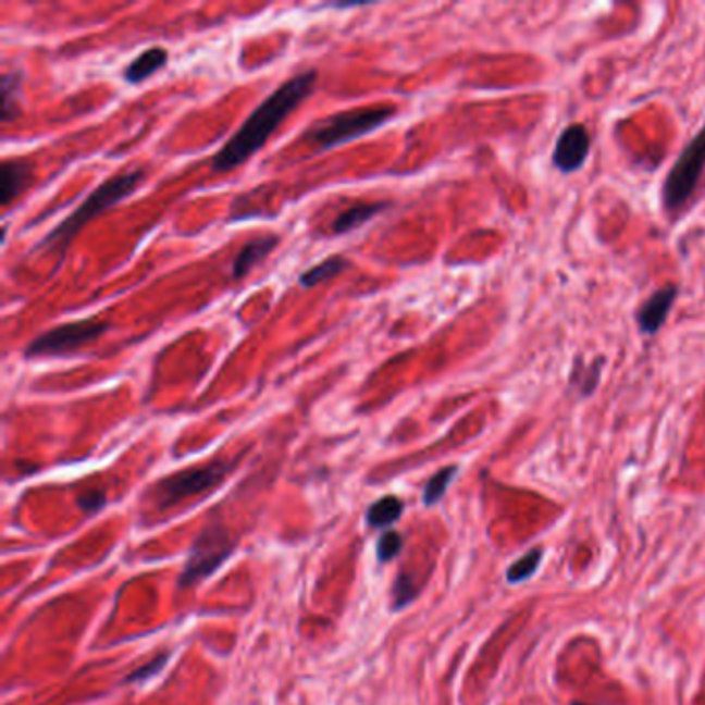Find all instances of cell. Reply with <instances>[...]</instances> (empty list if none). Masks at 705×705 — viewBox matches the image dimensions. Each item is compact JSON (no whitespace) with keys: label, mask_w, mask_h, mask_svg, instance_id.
<instances>
[{"label":"cell","mask_w":705,"mask_h":705,"mask_svg":"<svg viewBox=\"0 0 705 705\" xmlns=\"http://www.w3.org/2000/svg\"><path fill=\"white\" fill-rule=\"evenodd\" d=\"M317 77V71H305L280 85L265 102L250 112L249 119L230 137L228 144L215 153L211 168L215 172H230L243 166L270 141L275 128L288 119L292 110H296L311 96Z\"/></svg>","instance_id":"6da1fadb"},{"label":"cell","mask_w":705,"mask_h":705,"mask_svg":"<svg viewBox=\"0 0 705 705\" xmlns=\"http://www.w3.org/2000/svg\"><path fill=\"white\" fill-rule=\"evenodd\" d=\"M144 181H146V170L144 168L126 170V172H121V174L108 178L104 185L91 190L85 197L84 203L75 209L69 218H64L63 222L44 238L42 243L38 245V249L59 252L61 257H64V252L69 249V245L73 243V238L91 220H96L100 213H104L106 209L114 208L116 203H121L128 195H133L137 188L144 185Z\"/></svg>","instance_id":"7a4b0ae2"},{"label":"cell","mask_w":705,"mask_h":705,"mask_svg":"<svg viewBox=\"0 0 705 705\" xmlns=\"http://www.w3.org/2000/svg\"><path fill=\"white\" fill-rule=\"evenodd\" d=\"M395 116L392 106H371V108H356L348 112H339L327 119L317 121L314 125L305 131V141H309L317 151H327L333 147L344 146L356 141L374 128L387 125Z\"/></svg>","instance_id":"3957f363"},{"label":"cell","mask_w":705,"mask_h":705,"mask_svg":"<svg viewBox=\"0 0 705 705\" xmlns=\"http://www.w3.org/2000/svg\"><path fill=\"white\" fill-rule=\"evenodd\" d=\"M108 323L100 319H84L63 323L48 332L40 333L25 348V358H54L79 352L85 346L94 344L98 337L108 332Z\"/></svg>","instance_id":"277c9868"},{"label":"cell","mask_w":705,"mask_h":705,"mask_svg":"<svg viewBox=\"0 0 705 705\" xmlns=\"http://www.w3.org/2000/svg\"><path fill=\"white\" fill-rule=\"evenodd\" d=\"M234 468V463L230 461H213L209 466H201V468H188L183 472H176L172 477L162 478L153 491H151V498L160 509L172 507L176 503H181L183 498L206 493L209 488H213L215 484H220L230 470Z\"/></svg>","instance_id":"5b68a950"},{"label":"cell","mask_w":705,"mask_h":705,"mask_svg":"<svg viewBox=\"0 0 705 705\" xmlns=\"http://www.w3.org/2000/svg\"><path fill=\"white\" fill-rule=\"evenodd\" d=\"M234 548V542L228 532L220 523H209L195 539L193 548L188 551L187 562L183 567L181 588H190L197 581L209 578L224 560L228 559Z\"/></svg>","instance_id":"8992f818"},{"label":"cell","mask_w":705,"mask_h":705,"mask_svg":"<svg viewBox=\"0 0 705 705\" xmlns=\"http://www.w3.org/2000/svg\"><path fill=\"white\" fill-rule=\"evenodd\" d=\"M705 168V126L695 135V139L684 147L681 158L677 160L664 183V203L668 209H679L687 203L700 183Z\"/></svg>","instance_id":"52a82bcc"},{"label":"cell","mask_w":705,"mask_h":705,"mask_svg":"<svg viewBox=\"0 0 705 705\" xmlns=\"http://www.w3.org/2000/svg\"><path fill=\"white\" fill-rule=\"evenodd\" d=\"M590 156V133L583 125H569L557 139L553 164L560 172H576Z\"/></svg>","instance_id":"ba28073f"},{"label":"cell","mask_w":705,"mask_h":705,"mask_svg":"<svg viewBox=\"0 0 705 705\" xmlns=\"http://www.w3.org/2000/svg\"><path fill=\"white\" fill-rule=\"evenodd\" d=\"M677 294H679V288L670 284V286H664L663 290L652 294L643 302L642 309L638 311V323H640L643 333H650V335L658 333L677 300Z\"/></svg>","instance_id":"9c48e42d"},{"label":"cell","mask_w":705,"mask_h":705,"mask_svg":"<svg viewBox=\"0 0 705 705\" xmlns=\"http://www.w3.org/2000/svg\"><path fill=\"white\" fill-rule=\"evenodd\" d=\"M34 181V166L25 160H4L2 162V170H0V183H2V190H0V203L2 208H9L11 203H15V199H20L23 190L32 185Z\"/></svg>","instance_id":"30bf717a"},{"label":"cell","mask_w":705,"mask_h":705,"mask_svg":"<svg viewBox=\"0 0 705 705\" xmlns=\"http://www.w3.org/2000/svg\"><path fill=\"white\" fill-rule=\"evenodd\" d=\"M280 236L277 234H265V236H257L249 240L240 252L236 255L234 263H232V277L234 280H243L249 271L255 270L265 257H270L273 249L277 247Z\"/></svg>","instance_id":"8fae6325"},{"label":"cell","mask_w":705,"mask_h":705,"mask_svg":"<svg viewBox=\"0 0 705 705\" xmlns=\"http://www.w3.org/2000/svg\"><path fill=\"white\" fill-rule=\"evenodd\" d=\"M168 63V50L153 46L141 52L133 63L125 69V82L131 85L144 84L151 75H156Z\"/></svg>","instance_id":"7c38bea8"},{"label":"cell","mask_w":705,"mask_h":705,"mask_svg":"<svg viewBox=\"0 0 705 705\" xmlns=\"http://www.w3.org/2000/svg\"><path fill=\"white\" fill-rule=\"evenodd\" d=\"M389 201H374V203H354L352 208L342 211L335 222H333V234H348L352 230L360 228L362 224L371 222L374 215H379L381 211L389 208Z\"/></svg>","instance_id":"4fadbf2b"},{"label":"cell","mask_w":705,"mask_h":705,"mask_svg":"<svg viewBox=\"0 0 705 705\" xmlns=\"http://www.w3.org/2000/svg\"><path fill=\"white\" fill-rule=\"evenodd\" d=\"M23 75L20 69H11L2 75V108L0 116L2 123H11L20 114V102H22Z\"/></svg>","instance_id":"5bb4252c"},{"label":"cell","mask_w":705,"mask_h":705,"mask_svg":"<svg viewBox=\"0 0 705 705\" xmlns=\"http://www.w3.org/2000/svg\"><path fill=\"white\" fill-rule=\"evenodd\" d=\"M346 270H348V261L344 257L335 255V257H327L325 261H321L319 265H314L311 270L305 271L298 282H300L302 288H314V286H319L323 282H330L333 277H337L342 271Z\"/></svg>","instance_id":"9a60e30c"},{"label":"cell","mask_w":705,"mask_h":705,"mask_svg":"<svg viewBox=\"0 0 705 705\" xmlns=\"http://www.w3.org/2000/svg\"><path fill=\"white\" fill-rule=\"evenodd\" d=\"M401 514H404V500L389 495L374 500L367 511V521L371 528H383L401 518Z\"/></svg>","instance_id":"2e32d148"},{"label":"cell","mask_w":705,"mask_h":705,"mask_svg":"<svg viewBox=\"0 0 705 705\" xmlns=\"http://www.w3.org/2000/svg\"><path fill=\"white\" fill-rule=\"evenodd\" d=\"M456 474L457 466H449V468H443L441 472H436L435 477L426 482V488H424V495H422L424 505L431 507V505L438 503L443 498V495H445L447 486L452 484V480L456 478Z\"/></svg>","instance_id":"e0dca14e"},{"label":"cell","mask_w":705,"mask_h":705,"mask_svg":"<svg viewBox=\"0 0 705 705\" xmlns=\"http://www.w3.org/2000/svg\"><path fill=\"white\" fill-rule=\"evenodd\" d=\"M540 560H542V548L530 551L525 557H521L509 567L507 581L509 583H521V581L530 580L539 571Z\"/></svg>","instance_id":"ac0fdd59"},{"label":"cell","mask_w":705,"mask_h":705,"mask_svg":"<svg viewBox=\"0 0 705 705\" xmlns=\"http://www.w3.org/2000/svg\"><path fill=\"white\" fill-rule=\"evenodd\" d=\"M401 546H404L401 534L392 532V530L385 532V534L381 536V540H379V544H376V555H379V560H381V562H389V560L395 559V557L399 555Z\"/></svg>","instance_id":"d6986e66"},{"label":"cell","mask_w":705,"mask_h":705,"mask_svg":"<svg viewBox=\"0 0 705 705\" xmlns=\"http://www.w3.org/2000/svg\"><path fill=\"white\" fill-rule=\"evenodd\" d=\"M415 596H416L415 583L410 581V578H408V576H399V578L395 580V585H394L395 608H401V606H406V604L412 601Z\"/></svg>","instance_id":"ffe728a7"},{"label":"cell","mask_w":705,"mask_h":705,"mask_svg":"<svg viewBox=\"0 0 705 705\" xmlns=\"http://www.w3.org/2000/svg\"><path fill=\"white\" fill-rule=\"evenodd\" d=\"M168 654H162V656H156L151 663L146 664V666H141L139 670H135L126 681L128 683H141V681H147L149 677H153V675H158L162 668H164V664L168 663Z\"/></svg>","instance_id":"44dd1931"},{"label":"cell","mask_w":705,"mask_h":705,"mask_svg":"<svg viewBox=\"0 0 705 705\" xmlns=\"http://www.w3.org/2000/svg\"><path fill=\"white\" fill-rule=\"evenodd\" d=\"M104 500V493H98V491H89V493H85L84 497L79 498V505L84 507L85 511L94 514V511L102 509Z\"/></svg>","instance_id":"7402d4cb"},{"label":"cell","mask_w":705,"mask_h":705,"mask_svg":"<svg viewBox=\"0 0 705 705\" xmlns=\"http://www.w3.org/2000/svg\"><path fill=\"white\" fill-rule=\"evenodd\" d=\"M573 705H588V704H573Z\"/></svg>","instance_id":"603a6c76"}]
</instances>
